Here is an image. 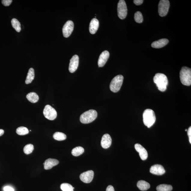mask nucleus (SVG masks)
<instances>
[{
    "instance_id": "obj_19",
    "label": "nucleus",
    "mask_w": 191,
    "mask_h": 191,
    "mask_svg": "<svg viewBox=\"0 0 191 191\" xmlns=\"http://www.w3.org/2000/svg\"><path fill=\"white\" fill-rule=\"evenodd\" d=\"M137 186L141 190L146 191L150 188V185L144 180H141L137 182Z\"/></svg>"
},
{
    "instance_id": "obj_3",
    "label": "nucleus",
    "mask_w": 191,
    "mask_h": 191,
    "mask_svg": "<svg viewBox=\"0 0 191 191\" xmlns=\"http://www.w3.org/2000/svg\"><path fill=\"white\" fill-rule=\"evenodd\" d=\"M181 82L183 85L189 86L191 85V69L186 67H183L180 72Z\"/></svg>"
},
{
    "instance_id": "obj_25",
    "label": "nucleus",
    "mask_w": 191,
    "mask_h": 191,
    "mask_svg": "<svg viewBox=\"0 0 191 191\" xmlns=\"http://www.w3.org/2000/svg\"><path fill=\"white\" fill-rule=\"evenodd\" d=\"M53 138L55 140L59 141H63L67 138L66 135L61 132H56L53 135Z\"/></svg>"
},
{
    "instance_id": "obj_2",
    "label": "nucleus",
    "mask_w": 191,
    "mask_h": 191,
    "mask_svg": "<svg viewBox=\"0 0 191 191\" xmlns=\"http://www.w3.org/2000/svg\"><path fill=\"white\" fill-rule=\"evenodd\" d=\"M143 123L148 128L152 126L156 122V115L154 111L152 109H146L143 113Z\"/></svg>"
},
{
    "instance_id": "obj_12",
    "label": "nucleus",
    "mask_w": 191,
    "mask_h": 191,
    "mask_svg": "<svg viewBox=\"0 0 191 191\" xmlns=\"http://www.w3.org/2000/svg\"><path fill=\"white\" fill-rule=\"evenodd\" d=\"M150 172L153 174L162 175L165 173V170L162 166L160 165L156 164L151 167Z\"/></svg>"
},
{
    "instance_id": "obj_1",
    "label": "nucleus",
    "mask_w": 191,
    "mask_h": 191,
    "mask_svg": "<svg viewBox=\"0 0 191 191\" xmlns=\"http://www.w3.org/2000/svg\"><path fill=\"white\" fill-rule=\"evenodd\" d=\"M153 80L159 90L162 92H164L166 90L168 84V80L165 75L162 73H157L155 75Z\"/></svg>"
},
{
    "instance_id": "obj_30",
    "label": "nucleus",
    "mask_w": 191,
    "mask_h": 191,
    "mask_svg": "<svg viewBox=\"0 0 191 191\" xmlns=\"http://www.w3.org/2000/svg\"><path fill=\"white\" fill-rule=\"evenodd\" d=\"M12 2V0H3L2 1V3L5 6L7 7L11 5Z\"/></svg>"
},
{
    "instance_id": "obj_5",
    "label": "nucleus",
    "mask_w": 191,
    "mask_h": 191,
    "mask_svg": "<svg viewBox=\"0 0 191 191\" xmlns=\"http://www.w3.org/2000/svg\"><path fill=\"white\" fill-rule=\"evenodd\" d=\"M124 77L123 75H119L115 77L111 80L110 85L111 90L113 92H117L120 90L122 86Z\"/></svg>"
},
{
    "instance_id": "obj_6",
    "label": "nucleus",
    "mask_w": 191,
    "mask_h": 191,
    "mask_svg": "<svg viewBox=\"0 0 191 191\" xmlns=\"http://www.w3.org/2000/svg\"><path fill=\"white\" fill-rule=\"evenodd\" d=\"M170 2L168 0H161L158 5V13L161 17H164L168 14L169 7Z\"/></svg>"
},
{
    "instance_id": "obj_26",
    "label": "nucleus",
    "mask_w": 191,
    "mask_h": 191,
    "mask_svg": "<svg viewBox=\"0 0 191 191\" xmlns=\"http://www.w3.org/2000/svg\"><path fill=\"white\" fill-rule=\"evenodd\" d=\"M17 134L19 135H25L28 134L29 130L26 127L21 126L18 127L16 130Z\"/></svg>"
},
{
    "instance_id": "obj_21",
    "label": "nucleus",
    "mask_w": 191,
    "mask_h": 191,
    "mask_svg": "<svg viewBox=\"0 0 191 191\" xmlns=\"http://www.w3.org/2000/svg\"><path fill=\"white\" fill-rule=\"evenodd\" d=\"M35 71L33 68H30L29 69L28 73L26 79L25 81L26 84H28L31 83L35 78Z\"/></svg>"
},
{
    "instance_id": "obj_8",
    "label": "nucleus",
    "mask_w": 191,
    "mask_h": 191,
    "mask_svg": "<svg viewBox=\"0 0 191 191\" xmlns=\"http://www.w3.org/2000/svg\"><path fill=\"white\" fill-rule=\"evenodd\" d=\"M43 114L47 119L49 120H54L56 118L57 113L56 111L50 105H46L43 111Z\"/></svg>"
},
{
    "instance_id": "obj_29",
    "label": "nucleus",
    "mask_w": 191,
    "mask_h": 191,
    "mask_svg": "<svg viewBox=\"0 0 191 191\" xmlns=\"http://www.w3.org/2000/svg\"><path fill=\"white\" fill-rule=\"evenodd\" d=\"M34 150V146L31 144H28L23 148V152L26 154H31Z\"/></svg>"
},
{
    "instance_id": "obj_35",
    "label": "nucleus",
    "mask_w": 191,
    "mask_h": 191,
    "mask_svg": "<svg viewBox=\"0 0 191 191\" xmlns=\"http://www.w3.org/2000/svg\"><path fill=\"white\" fill-rule=\"evenodd\" d=\"M4 132H5V131L3 129H0V136H2L4 134Z\"/></svg>"
},
{
    "instance_id": "obj_14",
    "label": "nucleus",
    "mask_w": 191,
    "mask_h": 191,
    "mask_svg": "<svg viewBox=\"0 0 191 191\" xmlns=\"http://www.w3.org/2000/svg\"><path fill=\"white\" fill-rule=\"evenodd\" d=\"M109 57V53L108 51L105 50L103 51L99 56L98 65L99 67L104 66L108 60Z\"/></svg>"
},
{
    "instance_id": "obj_33",
    "label": "nucleus",
    "mask_w": 191,
    "mask_h": 191,
    "mask_svg": "<svg viewBox=\"0 0 191 191\" xmlns=\"http://www.w3.org/2000/svg\"><path fill=\"white\" fill-rule=\"evenodd\" d=\"M187 134L189 137V141L191 144V127H189V128L187 130Z\"/></svg>"
},
{
    "instance_id": "obj_28",
    "label": "nucleus",
    "mask_w": 191,
    "mask_h": 191,
    "mask_svg": "<svg viewBox=\"0 0 191 191\" xmlns=\"http://www.w3.org/2000/svg\"><path fill=\"white\" fill-rule=\"evenodd\" d=\"M60 188L63 191H74L72 186L67 183H64L61 184Z\"/></svg>"
},
{
    "instance_id": "obj_36",
    "label": "nucleus",
    "mask_w": 191,
    "mask_h": 191,
    "mask_svg": "<svg viewBox=\"0 0 191 191\" xmlns=\"http://www.w3.org/2000/svg\"><path fill=\"white\" fill-rule=\"evenodd\" d=\"M185 131H187V129H186V130H185Z\"/></svg>"
},
{
    "instance_id": "obj_7",
    "label": "nucleus",
    "mask_w": 191,
    "mask_h": 191,
    "mask_svg": "<svg viewBox=\"0 0 191 191\" xmlns=\"http://www.w3.org/2000/svg\"><path fill=\"white\" fill-rule=\"evenodd\" d=\"M118 16L121 20L124 19L126 17L127 14V9L126 2L124 0L119 1L117 8Z\"/></svg>"
},
{
    "instance_id": "obj_9",
    "label": "nucleus",
    "mask_w": 191,
    "mask_h": 191,
    "mask_svg": "<svg viewBox=\"0 0 191 191\" xmlns=\"http://www.w3.org/2000/svg\"><path fill=\"white\" fill-rule=\"evenodd\" d=\"M74 27V24L72 21L69 20L67 21L62 29L63 36L65 38H68L72 33Z\"/></svg>"
},
{
    "instance_id": "obj_17",
    "label": "nucleus",
    "mask_w": 191,
    "mask_h": 191,
    "mask_svg": "<svg viewBox=\"0 0 191 191\" xmlns=\"http://www.w3.org/2000/svg\"><path fill=\"white\" fill-rule=\"evenodd\" d=\"M99 23L98 20L93 18L89 24V31L91 34H95L99 27Z\"/></svg>"
},
{
    "instance_id": "obj_15",
    "label": "nucleus",
    "mask_w": 191,
    "mask_h": 191,
    "mask_svg": "<svg viewBox=\"0 0 191 191\" xmlns=\"http://www.w3.org/2000/svg\"><path fill=\"white\" fill-rule=\"evenodd\" d=\"M112 140L110 135L105 134L103 135L101 141V145L103 148L107 149L111 146Z\"/></svg>"
},
{
    "instance_id": "obj_20",
    "label": "nucleus",
    "mask_w": 191,
    "mask_h": 191,
    "mask_svg": "<svg viewBox=\"0 0 191 191\" xmlns=\"http://www.w3.org/2000/svg\"><path fill=\"white\" fill-rule=\"evenodd\" d=\"M26 97L29 102L32 103L37 102L39 99L38 95L34 92H31L28 93L26 96Z\"/></svg>"
},
{
    "instance_id": "obj_13",
    "label": "nucleus",
    "mask_w": 191,
    "mask_h": 191,
    "mask_svg": "<svg viewBox=\"0 0 191 191\" xmlns=\"http://www.w3.org/2000/svg\"><path fill=\"white\" fill-rule=\"evenodd\" d=\"M135 147L137 152L139 153L141 159L143 160H146L148 158V154L146 149L139 144H135Z\"/></svg>"
},
{
    "instance_id": "obj_32",
    "label": "nucleus",
    "mask_w": 191,
    "mask_h": 191,
    "mask_svg": "<svg viewBox=\"0 0 191 191\" xmlns=\"http://www.w3.org/2000/svg\"><path fill=\"white\" fill-rule=\"evenodd\" d=\"M143 0H134V3L135 5H140L143 3Z\"/></svg>"
},
{
    "instance_id": "obj_16",
    "label": "nucleus",
    "mask_w": 191,
    "mask_h": 191,
    "mask_svg": "<svg viewBox=\"0 0 191 191\" xmlns=\"http://www.w3.org/2000/svg\"><path fill=\"white\" fill-rule=\"evenodd\" d=\"M59 160L56 159L49 158L45 161L44 163V168L45 170H50L53 168V167L59 164Z\"/></svg>"
},
{
    "instance_id": "obj_4",
    "label": "nucleus",
    "mask_w": 191,
    "mask_h": 191,
    "mask_svg": "<svg viewBox=\"0 0 191 191\" xmlns=\"http://www.w3.org/2000/svg\"><path fill=\"white\" fill-rule=\"evenodd\" d=\"M97 117V111L93 109H90L83 113L81 115L80 120L83 124H89L95 120Z\"/></svg>"
},
{
    "instance_id": "obj_24",
    "label": "nucleus",
    "mask_w": 191,
    "mask_h": 191,
    "mask_svg": "<svg viewBox=\"0 0 191 191\" xmlns=\"http://www.w3.org/2000/svg\"><path fill=\"white\" fill-rule=\"evenodd\" d=\"M11 23L13 27L18 32H20L21 31V25L20 23L17 19L14 18L11 20Z\"/></svg>"
},
{
    "instance_id": "obj_27",
    "label": "nucleus",
    "mask_w": 191,
    "mask_h": 191,
    "mask_svg": "<svg viewBox=\"0 0 191 191\" xmlns=\"http://www.w3.org/2000/svg\"><path fill=\"white\" fill-rule=\"evenodd\" d=\"M134 19L136 23H140L143 22V15L140 11H137L135 13Z\"/></svg>"
},
{
    "instance_id": "obj_10",
    "label": "nucleus",
    "mask_w": 191,
    "mask_h": 191,
    "mask_svg": "<svg viewBox=\"0 0 191 191\" xmlns=\"http://www.w3.org/2000/svg\"><path fill=\"white\" fill-rule=\"evenodd\" d=\"M94 176V172L92 170H89L81 174L80 178L82 182L86 183H89L92 181Z\"/></svg>"
},
{
    "instance_id": "obj_22",
    "label": "nucleus",
    "mask_w": 191,
    "mask_h": 191,
    "mask_svg": "<svg viewBox=\"0 0 191 191\" xmlns=\"http://www.w3.org/2000/svg\"><path fill=\"white\" fill-rule=\"evenodd\" d=\"M172 189V186L166 184H160L156 187V190L158 191H171Z\"/></svg>"
},
{
    "instance_id": "obj_23",
    "label": "nucleus",
    "mask_w": 191,
    "mask_h": 191,
    "mask_svg": "<svg viewBox=\"0 0 191 191\" xmlns=\"http://www.w3.org/2000/svg\"><path fill=\"white\" fill-rule=\"evenodd\" d=\"M84 152V150L83 147H77L73 149L71 151V154L73 156H77L82 154Z\"/></svg>"
},
{
    "instance_id": "obj_18",
    "label": "nucleus",
    "mask_w": 191,
    "mask_h": 191,
    "mask_svg": "<svg viewBox=\"0 0 191 191\" xmlns=\"http://www.w3.org/2000/svg\"><path fill=\"white\" fill-rule=\"evenodd\" d=\"M168 42L169 41L168 39H162L158 41L153 42L151 45L154 48L159 49L165 46Z\"/></svg>"
},
{
    "instance_id": "obj_34",
    "label": "nucleus",
    "mask_w": 191,
    "mask_h": 191,
    "mask_svg": "<svg viewBox=\"0 0 191 191\" xmlns=\"http://www.w3.org/2000/svg\"><path fill=\"white\" fill-rule=\"evenodd\" d=\"M106 191H115L114 187L112 186H109L107 187Z\"/></svg>"
},
{
    "instance_id": "obj_31",
    "label": "nucleus",
    "mask_w": 191,
    "mask_h": 191,
    "mask_svg": "<svg viewBox=\"0 0 191 191\" xmlns=\"http://www.w3.org/2000/svg\"><path fill=\"white\" fill-rule=\"evenodd\" d=\"M4 191H14V189L10 186H5L3 188Z\"/></svg>"
},
{
    "instance_id": "obj_11",
    "label": "nucleus",
    "mask_w": 191,
    "mask_h": 191,
    "mask_svg": "<svg viewBox=\"0 0 191 191\" xmlns=\"http://www.w3.org/2000/svg\"><path fill=\"white\" fill-rule=\"evenodd\" d=\"M79 63V57L78 56L74 55L71 59L69 67V71L71 73L74 72L78 68Z\"/></svg>"
}]
</instances>
